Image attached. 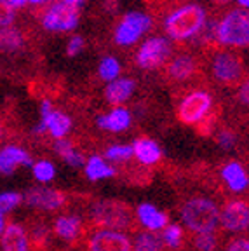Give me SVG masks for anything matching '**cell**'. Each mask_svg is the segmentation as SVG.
Here are the masks:
<instances>
[{"label": "cell", "mask_w": 249, "mask_h": 251, "mask_svg": "<svg viewBox=\"0 0 249 251\" xmlns=\"http://www.w3.org/2000/svg\"><path fill=\"white\" fill-rule=\"evenodd\" d=\"M207 21L206 9L199 4H183L164 20V31L174 42H185L200 33Z\"/></svg>", "instance_id": "obj_1"}, {"label": "cell", "mask_w": 249, "mask_h": 251, "mask_svg": "<svg viewBox=\"0 0 249 251\" xmlns=\"http://www.w3.org/2000/svg\"><path fill=\"white\" fill-rule=\"evenodd\" d=\"M181 220L195 234L214 232L220 224V209L211 199L194 197L181 206Z\"/></svg>", "instance_id": "obj_2"}, {"label": "cell", "mask_w": 249, "mask_h": 251, "mask_svg": "<svg viewBox=\"0 0 249 251\" xmlns=\"http://www.w3.org/2000/svg\"><path fill=\"white\" fill-rule=\"evenodd\" d=\"M91 222L105 230H121L132 225V209L129 204L115 199L98 201L91 206Z\"/></svg>", "instance_id": "obj_3"}, {"label": "cell", "mask_w": 249, "mask_h": 251, "mask_svg": "<svg viewBox=\"0 0 249 251\" xmlns=\"http://www.w3.org/2000/svg\"><path fill=\"white\" fill-rule=\"evenodd\" d=\"M216 40L225 47L249 46V11L232 9L216 25Z\"/></svg>", "instance_id": "obj_4"}, {"label": "cell", "mask_w": 249, "mask_h": 251, "mask_svg": "<svg viewBox=\"0 0 249 251\" xmlns=\"http://www.w3.org/2000/svg\"><path fill=\"white\" fill-rule=\"evenodd\" d=\"M78 21H80V9L65 4L61 0L49 4L40 16V26L51 33L74 31L78 26Z\"/></svg>", "instance_id": "obj_5"}, {"label": "cell", "mask_w": 249, "mask_h": 251, "mask_svg": "<svg viewBox=\"0 0 249 251\" xmlns=\"http://www.w3.org/2000/svg\"><path fill=\"white\" fill-rule=\"evenodd\" d=\"M173 46L166 37H148L136 51V65L143 70H155L169 61Z\"/></svg>", "instance_id": "obj_6"}, {"label": "cell", "mask_w": 249, "mask_h": 251, "mask_svg": "<svg viewBox=\"0 0 249 251\" xmlns=\"http://www.w3.org/2000/svg\"><path fill=\"white\" fill-rule=\"evenodd\" d=\"M211 108H213V96L207 91L195 89L179 101L176 115H178L179 122H183L187 126H194L202 122L209 115Z\"/></svg>", "instance_id": "obj_7"}, {"label": "cell", "mask_w": 249, "mask_h": 251, "mask_svg": "<svg viewBox=\"0 0 249 251\" xmlns=\"http://www.w3.org/2000/svg\"><path fill=\"white\" fill-rule=\"evenodd\" d=\"M152 26V18L145 12L140 11H131L125 12L124 18L121 20V23L115 28V33H113V40L117 46L127 47L136 44L140 40V37L143 33H147Z\"/></svg>", "instance_id": "obj_8"}, {"label": "cell", "mask_w": 249, "mask_h": 251, "mask_svg": "<svg viewBox=\"0 0 249 251\" xmlns=\"http://www.w3.org/2000/svg\"><path fill=\"white\" fill-rule=\"evenodd\" d=\"M211 70L218 82L232 86V84H239L244 77V63L235 52L225 49L214 54Z\"/></svg>", "instance_id": "obj_9"}, {"label": "cell", "mask_w": 249, "mask_h": 251, "mask_svg": "<svg viewBox=\"0 0 249 251\" xmlns=\"http://www.w3.org/2000/svg\"><path fill=\"white\" fill-rule=\"evenodd\" d=\"M220 224L228 232H242L249 228V202L234 199L223 206L220 211Z\"/></svg>", "instance_id": "obj_10"}, {"label": "cell", "mask_w": 249, "mask_h": 251, "mask_svg": "<svg viewBox=\"0 0 249 251\" xmlns=\"http://www.w3.org/2000/svg\"><path fill=\"white\" fill-rule=\"evenodd\" d=\"M89 251H132L131 239L119 230L98 228L89 237Z\"/></svg>", "instance_id": "obj_11"}, {"label": "cell", "mask_w": 249, "mask_h": 251, "mask_svg": "<svg viewBox=\"0 0 249 251\" xmlns=\"http://www.w3.org/2000/svg\"><path fill=\"white\" fill-rule=\"evenodd\" d=\"M25 202L33 209H42V211H54L61 209L66 204V196L61 190L47 187H33L25 194Z\"/></svg>", "instance_id": "obj_12"}, {"label": "cell", "mask_w": 249, "mask_h": 251, "mask_svg": "<svg viewBox=\"0 0 249 251\" xmlns=\"http://www.w3.org/2000/svg\"><path fill=\"white\" fill-rule=\"evenodd\" d=\"M40 122L46 126L47 133L54 140H61L72 129V119L59 110L52 108L51 100H42L40 103Z\"/></svg>", "instance_id": "obj_13"}, {"label": "cell", "mask_w": 249, "mask_h": 251, "mask_svg": "<svg viewBox=\"0 0 249 251\" xmlns=\"http://www.w3.org/2000/svg\"><path fill=\"white\" fill-rule=\"evenodd\" d=\"M18 166H33V159L25 149L7 145L0 150V175H12Z\"/></svg>", "instance_id": "obj_14"}, {"label": "cell", "mask_w": 249, "mask_h": 251, "mask_svg": "<svg viewBox=\"0 0 249 251\" xmlns=\"http://www.w3.org/2000/svg\"><path fill=\"white\" fill-rule=\"evenodd\" d=\"M2 251H30L28 234L20 224L5 225L4 232L0 235Z\"/></svg>", "instance_id": "obj_15"}, {"label": "cell", "mask_w": 249, "mask_h": 251, "mask_svg": "<svg viewBox=\"0 0 249 251\" xmlns=\"http://www.w3.org/2000/svg\"><path fill=\"white\" fill-rule=\"evenodd\" d=\"M136 89V82L132 78H115L112 82H108V86L105 87V100L113 106H121L122 103H125L132 96Z\"/></svg>", "instance_id": "obj_16"}, {"label": "cell", "mask_w": 249, "mask_h": 251, "mask_svg": "<svg viewBox=\"0 0 249 251\" xmlns=\"http://www.w3.org/2000/svg\"><path fill=\"white\" fill-rule=\"evenodd\" d=\"M98 126L110 133H122L131 126V112L125 106H113V110L106 115L98 117Z\"/></svg>", "instance_id": "obj_17"}, {"label": "cell", "mask_w": 249, "mask_h": 251, "mask_svg": "<svg viewBox=\"0 0 249 251\" xmlns=\"http://www.w3.org/2000/svg\"><path fill=\"white\" fill-rule=\"evenodd\" d=\"M84 224L75 215H63L54 220V234L66 243H75L80 237Z\"/></svg>", "instance_id": "obj_18"}, {"label": "cell", "mask_w": 249, "mask_h": 251, "mask_svg": "<svg viewBox=\"0 0 249 251\" xmlns=\"http://www.w3.org/2000/svg\"><path fill=\"white\" fill-rule=\"evenodd\" d=\"M138 220H140V224L143 225V227H147L150 232H157L160 230V228H166L168 227V215L162 211H159V209L153 206V204H140L138 206Z\"/></svg>", "instance_id": "obj_19"}, {"label": "cell", "mask_w": 249, "mask_h": 251, "mask_svg": "<svg viewBox=\"0 0 249 251\" xmlns=\"http://www.w3.org/2000/svg\"><path fill=\"white\" fill-rule=\"evenodd\" d=\"M197 70V63H195L194 56L181 52V54L174 56L168 65V75L173 80H187Z\"/></svg>", "instance_id": "obj_20"}, {"label": "cell", "mask_w": 249, "mask_h": 251, "mask_svg": "<svg viewBox=\"0 0 249 251\" xmlns=\"http://www.w3.org/2000/svg\"><path fill=\"white\" fill-rule=\"evenodd\" d=\"M132 155L136 157L141 164H155L160 161L162 157V150L157 145L155 141L150 140V138H138L134 143H132Z\"/></svg>", "instance_id": "obj_21"}, {"label": "cell", "mask_w": 249, "mask_h": 251, "mask_svg": "<svg viewBox=\"0 0 249 251\" xmlns=\"http://www.w3.org/2000/svg\"><path fill=\"white\" fill-rule=\"evenodd\" d=\"M222 176L230 190H234V192H242L249 187V175L241 162L234 161L225 164V168L222 169Z\"/></svg>", "instance_id": "obj_22"}, {"label": "cell", "mask_w": 249, "mask_h": 251, "mask_svg": "<svg viewBox=\"0 0 249 251\" xmlns=\"http://www.w3.org/2000/svg\"><path fill=\"white\" fill-rule=\"evenodd\" d=\"M25 47V35L20 28L7 26L0 28V51L7 52V54H14L20 52Z\"/></svg>", "instance_id": "obj_23"}, {"label": "cell", "mask_w": 249, "mask_h": 251, "mask_svg": "<svg viewBox=\"0 0 249 251\" xmlns=\"http://www.w3.org/2000/svg\"><path fill=\"white\" fill-rule=\"evenodd\" d=\"M54 150L61 155L63 161L68 166H72V168H80V166H84V162H86L84 155H82L78 150H75L74 145H72V141L66 140V138H61V140L54 141Z\"/></svg>", "instance_id": "obj_24"}, {"label": "cell", "mask_w": 249, "mask_h": 251, "mask_svg": "<svg viewBox=\"0 0 249 251\" xmlns=\"http://www.w3.org/2000/svg\"><path fill=\"white\" fill-rule=\"evenodd\" d=\"M115 173L117 171L113 168H110L105 162V159H101L100 155L89 157V161L86 162V176L93 181L103 180V178H112L115 176Z\"/></svg>", "instance_id": "obj_25"}, {"label": "cell", "mask_w": 249, "mask_h": 251, "mask_svg": "<svg viewBox=\"0 0 249 251\" xmlns=\"http://www.w3.org/2000/svg\"><path fill=\"white\" fill-rule=\"evenodd\" d=\"M164 250V241L160 235L155 232L145 230L136 235L132 251H162Z\"/></svg>", "instance_id": "obj_26"}, {"label": "cell", "mask_w": 249, "mask_h": 251, "mask_svg": "<svg viewBox=\"0 0 249 251\" xmlns=\"http://www.w3.org/2000/svg\"><path fill=\"white\" fill-rule=\"evenodd\" d=\"M121 63H119L117 58H113V56H105V58L100 61V67H98V74L103 80L106 82H112L115 78H119L121 75Z\"/></svg>", "instance_id": "obj_27"}, {"label": "cell", "mask_w": 249, "mask_h": 251, "mask_svg": "<svg viewBox=\"0 0 249 251\" xmlns=\"http://www.w3.org/2000/svg\"><path fill=\"white\" fill-rule=\"evenodd\" d=\"M105 157L112 162H125L132 157L131 145H112L106 149Z\"/></svg>", "instance_id": "obj_28"}, {"label": "cell", "mask_w": 249, "mask_h": 251, "mask_svg": "<svg viewBox=\"0 0 249 251\" xmlns=\"http://www.w3.org/2000/svg\"><path fill=\"white\" fill-rule=\"evenodd\" d=\"M194 248L197 251H216V248H218V237H216L214 232L197 234L194 237Z\"/></svg>", "instance_id": "obj_29"}, {"label": "cell", "mask_w": 249, "mask_h": 251, "mask_svg": "<svg viewBox=\"0 0 249 251\" xmlns=\"http://www.w3.org/2000/svg\"><path fill=\"white\" fill-rule=\"evenodd\" d=\"M181 239H183V230H181L179 225H168V227L164 228L162 241L166 246L176 250V248L181 246Z\"/></svg>", "instance_id": "obj_30"}, {"label": "cell", "mask_w": 249, "mask_h": 251, "mask_svg": "<svg viewBox=\"0 0 249 251\" xmlns=\"http://www.w3.org/2000/svg\"><path fill=\"white\" fill-rule=\"evenodd\" d=\"M56 175V169L52 166V162L49 161H39L33 162V176L37 178L39 181H51Z\"/></svg>", "instance_id": "obj_31"}, {"label": "cell", "mask_w": 249, "mask_h": 251, "mask_svg": "<svg viewBox=\"0 0 249 251\" xmlns=\"http://www.w3.org/2000/svg\"><path fill=\"white\" fill-rule=\"evenodd\" d=\"M18 12L7 0H0V28L14 26Z\"/></svg>", "instance_id": "obj_32"}, {"label": "cell", "mask_w": 249, "mask_h": 251, "mask_svg": "<svg viewBox=\"0 0 249 251\" xmlns=\"http://www.w3.org/2000/svg\"><path fill=\"white\" fill-rule=\"evenodd\" d=\"M47 237H49V230L44 224H33L30 228V241L33 243V246L44 248Z\"/></svg>", "instance_id": "obj_33"}, {"label": "cell", "mask_w": 249, "mask_h": 251, "mask_svg": "<svg viewBox=\"0 0 249 251\" xmlns=\"http://www.w3.org/2000/svg\"><path fill=\"white\" fill-rule=\"evenodd\" d=\"M21 194L18 192H5V194H0V213L4 215V213L11 211L12 208H16L18 204L21 202Z\"/></svg>", "instance_id": "obj_34"}, {"label": "cell", "mask_w": 249, "mask_h": 251, "mask_svg": "<svg viewBox=\"0 0 249 251\" xmlns=\"http://www.w3.org/2000/svg\"><path fill=\"white\" fill-rule=\"evenodd\" d=\"M84 37L80 35H74L70 40H68V44H66V56L68 58H75V56H78V52L84 49Z\"/></svg>", "instance_id": "obj_35"}, {"label": "cell", "mask_w": 249, "mask_h": 251, "mask_svg": "<svg viewBox=\"0 0 249 251\" xmlns=\"http://www.w3.org/2000/svg\"><path fill=\"white\" fill-rule=\"evenodd\" d=\"M216 141H218V145L222 147V149H232V147L235 145V141H237V138H235V134L232 133V131L228 129H223L218 133V136H216Z\"/></svg>", "instance_id": "obj_36"}, {"label": "cell", "mask_w": 249, "mask_h": 251, "mask_svg": "<svg viewBox=\"0 0 249 251\" xmlns=\"http://www.w3.org/2000/svg\"><path fill=\"white\" fill-rule=\"evenodd\" d=\"M226 251H249V241L248 239H234L230 241Z\"/></svg>", "instance_id": "obj_37"}, {"label": "cell", "mask_w": 249, "mask_h": 251, "mask_svg": "<svg viewBox=\"0 0 249 251\" xmlns=\"http://www.w3.org/2000/svg\"><path fill=\"white\" fill-rule=\"evenodd\" d=\"M237 100L242 103V105L249 106V78L242 82V86L239 87V93H237Z\"/></svg>", "instance_id": "obj_38"}, {"label": "cell", "mask_w": 249, "mask_h": 251, "mask_svg": "<svg viewBox=\"0 0 249 251\" xmlns=\"http://www.w3.org/2000/svg\"><path fill=\"white\" fill-rule=\"evenodd\" d=\"M54 0H28V5H33V7H44V5L52 4Z\"/></svg>", "instance_id": "obj_39"}, {"label": "cell", "mask_w": 249, "mask_h": 251, "mask_svg": "<svg viewBox=\"0 0 249 251\" xmlns=\"http://www.w3.org/2000/svg\"><path fill=\"white\" fill-rule=\"evenodd\" d=\"M7 2L16 9V11H18V9L26 7V5H28V0H7Z\"/></svg>", "instance_id": "obj_40"}, {"label": "cell", "mask_w": 249, "mask_h": 251, "mask_svg": "<svg viewBox=\"0 0 249 251\" xmlns=\"http://www.w3.org/2000/svg\"><path fill=\"white\" fill-rule=\"evenodd\" d=\"M61 2H65V4H70V5H75V7H78V5L86 4L87 0H61Z\"/></svg>", "instance_id": "obj_41"}, {"label": "cell", "mask_w": 249, "mask_h": 251, "mask_svg": "<svg viewBox=\"0 0 249 251\" xmlns=\"http://www.w3.org/2000/svg\"><path fill=\"white\" fill-rule=\"evenodd\" d=\"M237 4L241 5V9H244V11H249V0H237Z\"/></svg>", "instance_id": "obj_42"}, {"label": "cell", "mask_w": 249, "mask_h": 251, "mask_svg": "<svg viewBox=\"0 0 249 251\" xmlns=\"http://www.w3.org/2000/svg\"><path fill=\"white\" fill-rule=\"evenodd\" d=\"M5 228V222H4V215L0 213V235H2V232H4Z\"/></svg>", "instance_id": "obj_43"}, {"label": "cell", "mask_w": 249, "mask_h": 251, "mask_svg": "<svg viewBox=\"0 0 249 251\" xmlns=\"http://www.w3.org/2000/svg\"><path fill=\"white\" fill-rule=\"evenodd\" d=\"M213 2H216L218 5H226L230 2V0H213Z\"/></svg>", "instance_id": "obj_44"}, {"label": "cell", "mask_w": 249, "mask_h": 251, "mask_svg": "<svg viewBox=\"0 0 249 251\" xmlns=\"http://www.w3.org/2000/svg\"><path fill=\"white\" fill-rule=\"evenodd\" d=\"M0 138H2V127H0Z\"/></svg>", "instance_id": "obj_45"}]
</instances>
